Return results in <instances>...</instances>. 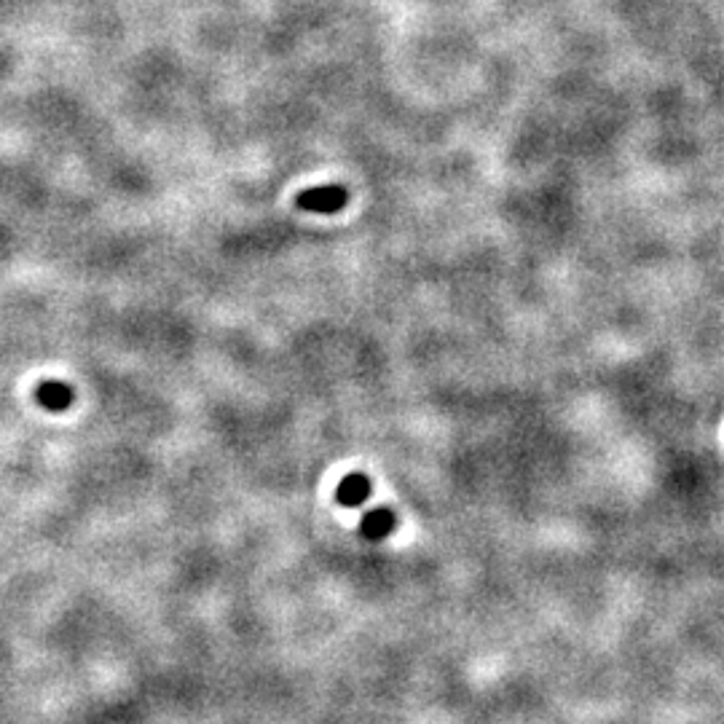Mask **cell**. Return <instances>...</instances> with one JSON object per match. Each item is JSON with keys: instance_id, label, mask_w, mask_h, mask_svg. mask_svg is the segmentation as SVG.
Returning <instances> with one entry per match:
<instances>
[{"instance_id": "cell-4", "label": "cell", "mask_w": 724, "mask_h": 724, "mask_svg": "<svg viewBox=\"0 0 724 724\" xmlns=\"http://www.w3.org/2000/svg\"><path fill=\"white\" fill-rule=\"evenodd\" d=\"M38 400L49 411H65L73 403V389L68 384H62V381H46V384L38 387Z\"/></svg>"}, {"instance_id": "cell-1", "label": "cell", "mask_w": 724, "mask_h": 724, "mask_svg": "<svg viewBox=\"0 0 724 724\" xmlns=\"http://www.w3.org/2000/svg\"><path fill=\"white\" fill-rule=\"evenodd\" d=\"M397 526V518L392 510L387 507H379V510H371V513H365L362 518V537L365 539H373V542H381V539H387Z\"/></svg>"}, {"instance_id": "cell-3", "label": "cell", "mask_w": 724, "mask_h": 724, "mask_svg": "<svg viewBox=\"0 0 724 724\" xmlns=\"http://www.w3.org/2000/svg\"><path fill=\"white\" fill-rule=\"evenodd\" d=\"M346 202V194L341 188H314V191H306L298 204L306 207V210H314V212H333L338 207H344Z\"/></svg>"}, {"instance_id": "cell-2", "label": "cell", "mask_w": 724, "mask_h": 724, "mask_svg": "<svg viewBox=\"0 0 724 724\" xmlns=\"http://www.w3.org/2000/svg\"><path fill=\"white\" fill-rule=\"evenodd\" d=\"M336 497L344 507H360L365 499L371 497V480L365 478V475H360V472L346 475V478L338 483Z\"/></svg>"}]
</instances>
